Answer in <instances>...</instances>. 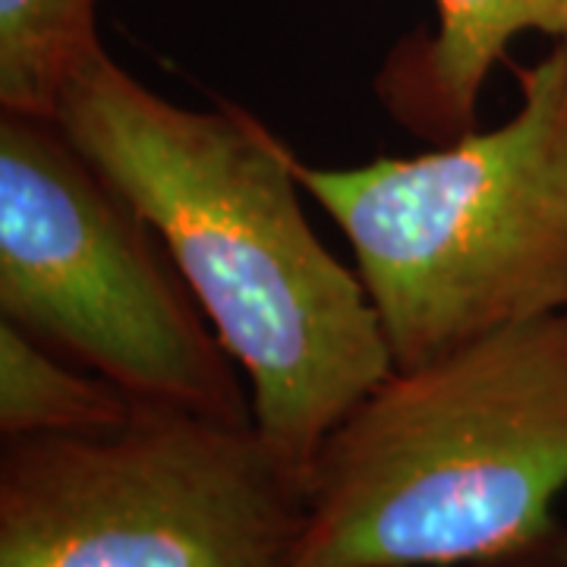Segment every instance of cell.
<instances>
[{"label":"cell","mask_w":567,"mask_h":567,"mask_svg":"<svg viewBox=\"0 0 567 567\" xmlns=\"http://www.w3.org/2000/svg\"><path fill=\"white\" fill-rule=\"evenodd\" d=\"M136 401L107 379L66 363L17 324L0 322V432L7 439L92 432L123 423Z\"/></svg>","instance_id":"ba28073f"},{"label":"cell","mask_w":567,"mask_h":567,"mask_svg":"<svg viewBox=\"0 0 567 567\" xmlns=\"http://www.w3.org/2000/svg\"><path fill=\"white\" fill-rule=\"evenodd\" d=\"M567 312L394 369L328 432L293 567H567Z\"/></svg>","instance_id":"7a4b0ae2"},{"label":"cell","mask_w":567,"mask_h":567,"mask_svg":"<svg viewBox=\"0 0 567 567\" xmlns=\"http://www.w3.org/2000/svg\"><path fill=\"white\" fill-rule=\"evenodd\" d=\"M0 319L136 404L256 423L158 230L54 117L0 111Z\"/></svg>","instance_id":"277c9868"},{"label":"cell","mask_w":567,"mask_h":567,"mask_svg":"<svg viewBox=\"0 0 567 567\" xmlns=\"http://www.w3.org/2000/svg\"><path fill=\"white\" fill-rule=\"evenodd\" d=\"M303 527L306 480L256 423L136 404L0 457V567H293Z\"/></svg>","instance_id":"5b68a950"},{"label":"cell","mask_w":567,"mask_h":567,"mask_svg":"<svg viewBox=\"0 0 567 567\" xmlns=\"http://www.w3.org/2000/svg\"><path fill=\"white\" fill-rule=\"evenodd\" d=\"M435 29L388 51L375 95L391 121L439 145L476 130L480 95L511 41H567V0H435Z\"/></svg>","instance_id":"8992f818"},{"label":"cell","mask_w":567,"mask_h":567,"mask_svg":"<svg viewBox=\"0 0 567 567\" xmlns=\"http://www.w3.org/2000/svg\"><path fill=\"white\" fill-rule=\"evenodd\" d=\"M54 121L158 230L244 369L256 429L306 480L328 432L394 363L357 268L306 218L297 155L244 107L167 102L104 48Z\"/></svg>","instance_id":"6da1fadb"},{"label":"cell","mask_w":567,"mask_h":567,"mask_svg":"<svg viewBox=\"0 0 567 567\" xmlns=\"http://www.w3.org/2000/svg\"><path fill=\"white\" fill-rule=\"evenodd\" d=\"M102 0H0V111L58 117L63 92L104 44Z\"/></svg>","instance_id":"52a82bcc"},{"label":"cell","mask_w":567,"mask_h":567,"mask_svg":"<svg viewBox=\"0 0 567 567\" xmlns=\"http://www.w3.org/2000/svg\"><path fill=\"white\" fill-rule=\"evenodd\" d=\"M520 107L432 152L297 181L353 252L394 369L567 312V41L517 70Z\"/></svg>","instance_id":"3957f363"}]
</instances>
